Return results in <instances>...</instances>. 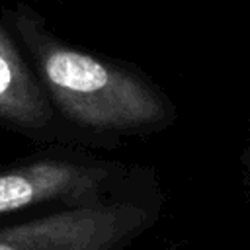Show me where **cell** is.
<instances>
[{
	"label": "cell",
	"instance_id": "cell-1",
	"mask_svg": "<svg viewBox=\"0 0 250 250\" xmlns=\"http://www.w3.org/2000/svg\"><path fill=\"white\" fill-rule=\"evenodd\" d=\"M0 18L62 121L92 131H139L168 119L162 96L137 74L62 41L27 2Z\"/></svg>",
	"mask_w": 250,
	"mask_h": 250
},
{
	"label": "cell",
	"instance_id": "cell-2",
	"mask_svg": "<svg viewBox=\"0 0 250 250\" xmlns=\"http://www.w3.org/2000/svg\"><path fill=\"white\" fill-rule=\"evenodd\" d=\"M145 225L133 203L55 207L0 227V250H117Z\"/></svg>",
	"mask_w": 250,
	"mask_h": 250
},
{
	"label": "cell",
	"instance_id": "cell-3",
	"mask_svg": "<svg viewBox=\"0 0 250 250\" xmlns=\"http://www.w3.org/2000/svg\"><path fill=\"white\" fill-rule=\"evenodd\" d=\"M111 170L61 154H31L0 164V227L8 219L49 205L98 203Z\"/></svg>",
	"mask_w": 250,
	"mask_h": 250
},
{
	"label": "cell",
	"instance_id": "cell-4",
	"mask_svg": "<svg viewBox=\"0 0 250 250\" xmlns=\"http://www.w3.org/2000/svg\"><path fill=\"white\" fill-rule=\"evenodd\" d=\"M61 115L0 18V127L35 143L59 141Z\"/></svg>",
	"mask_w": 250,
	"mask_h": 250
}]
</instances>
